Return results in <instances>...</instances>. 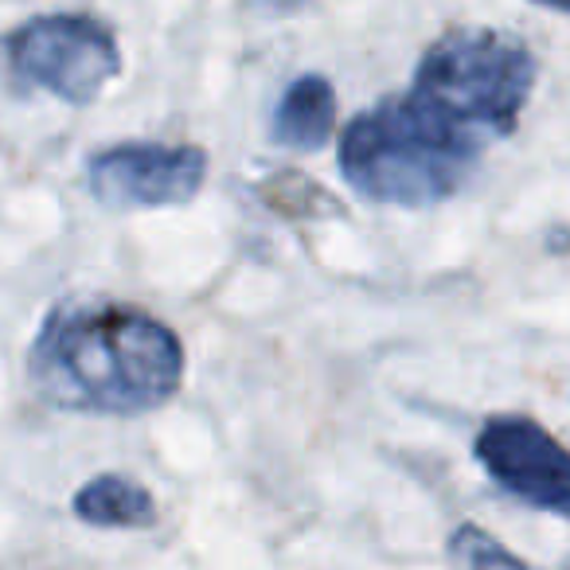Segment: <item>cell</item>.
<instances>
[{
    "label": "cell",
    "instance_id": "cell-2",
    "mask_svg": "<svg viewBox=\"0 0 570 570\" xmlns=\"http://www.w3.org/2000/svg\"><path fill=\"white\" fill-rule=\"evenodd\" d=\"M481 137L450 126L411 95L383 98L344 126L341 176L375 204L430 207L458 196L484 157Z\"/></svg>",
    "mask_w": 570,
    "mask_h": 570
},
{
    "label": "cell",
    "instance_id": "cell-5",
    "mask_svg": "<svg viewBox=\"0 0 570 570\" xmlns=\"http://www.w3.org/2000/svg\"><path fill=\"white\" fill-rule=\"evenodd\" d=\"M473 453L508 497L570 520V450L535 419L492 414L476 434Z\"/></svg>",
    "mask_w": 570,
    "mask_h": 570
},
{
    "label": "cell",
    "instance_id": "cell-6",
    "mask_svg": "<svg viewBox=\"0 0 570 570\" xmlns=\"http://www.w3.org/2000/svg\"><path fill=\"white\" fill-rule=\"evenodd\" d=\"M207 176V153L199 145H157L126 141L90 157V196L114 212L134 207L188 204Z\"/></svg>",
    "mask_w": 570,
    "mask_h": 570
},
{
    "label": "cell",
    "instance_id": "cell-7",
    "mask_svg": "<svg viewBox=\"0 0 570 570\" xmlns=\"http://www.w3.org/2000/svg\"><path fill=\"white\" fill-rule=\"evenodd\" d=\"M336 129V90L325 75H302L285 87L269 118V141L294 153L328 145Z\"/></svg>",
    "mask_w": 570,
    "mask_h": 570
},
{
    "label": "cell",
    "instance_id": "cell-4",
    "mask_svg": "<svg viewBox=\"0 0 570 570\" xmlns=\"http://www.w3.org/2000/svg\"><path fill=\"white\" fill-rule=\"evenodd\" d=\"M9 71L17 87L87 106L121 75V51L110 28L95 17L48 12L9 36Z\"/></svg>",
    "mask_w": 570,
    "mask_h": 570
},
{
    "label": "cell",
    "instance_id": "cell-8",
    "mask_svg": "<svg viewBox=\"0 0 570 570\" xmlns=\"http://www.w3.org/2000/svg\"><path fill=\"white\" fill-rule=\"evenodd\" d=\"M75 515L90 528H153L157 523V500L141 481L121 473L90 476L75 492Z\"/></svg>",
    "mask_w": 570,
    "mask_h": 570
},
{
    "label": "cell",
    "instance_id": "cell-1",
    "mask_svg": "<svg viewBox=\"0 0 570 570\" xmlns=\"http://www.w3.org/2000/svg\"><path fill=\"white\" fill-rule=\"evenodd\" d=\"M28 375L63 411L145 414L180 391L184 348L165 321L134 305L59 302L32 341Z\"/></svg>",
    "mask_w": 570,
    "mask_h": 570
},
{
    "label": "cell",
    "instance_id": "cell-9",
    "mask_svg": "<svg viewBox=\"0 0 570 570\" xmlns=\"http://www.w3.org/2000/svg\"><path fill=\"white\" fill-rule=\"evenodd\" d=\"M254 196L269 207V212L285 215V219H321V215H341L344 207L328 196L321 184L302 176L297 168H277L254 188Z\"/></svg>",
    "mask_w": 570,
    "mask_h": 570
},
{
    "label": "cell",
    "instance_id": "cell-10",
    "mask_svg": "<svg viewBox=\"0 0 570 570\" xmlns=\"http://www.w3.org/2000/svg\"><path fill=\"white\" fill-rule=\"evenodd\" d=\"M445 554H450V562H461V567H523L520 554H512L500 539H492L476 523H461L450 535Z\"/></svg>",
    "mask_w": 570,
    "mask_h": 570
},
{
    "label": "cell",
    "instance_id": "cell-11",
    "mask_svg": "<svg viewBox=\"0 0 570 570\" xmlns=\"http://www.w3.org/2000/svg\"><path fill=\"white\" fill-rule=\"evenodd\" d=\"M254 12H266V17H289L305 4V0H246Z\"/></svg>",
    "mask_w": 570,
    "mask_h": 570
},
{
    "label": "cell",
    "instance_id": "cell-3",
    "mask_svg": "<svg viewBox=\"0 0 570 570\" xmlns=\"http://www.w3.org/2000/svg\"><path fill=\"white\" fill-rule=\"evenodd\" d=\"M531 90L535 56L523 43L489 28H458L430 43L414 71L411 98L450 126L497 141L515 134Z\"/></svg>",
    "mask_w": 570,
    "mask_h": 570
},
{
    "label": "cell",
    "instance_id": "cell-12",
    "mask_svg": "<svg viewBox=\"0 0 570 570\" xmlns=\"http://www.w3.org/2000/svg\"><path fill=\"white\" fill-rule=\"evenodd\" d=\"M543 9H554V12H570V0H535Z\"/></svg>",
    "mask_w": 570,
    "mask_h": 570
}]
</instances>
